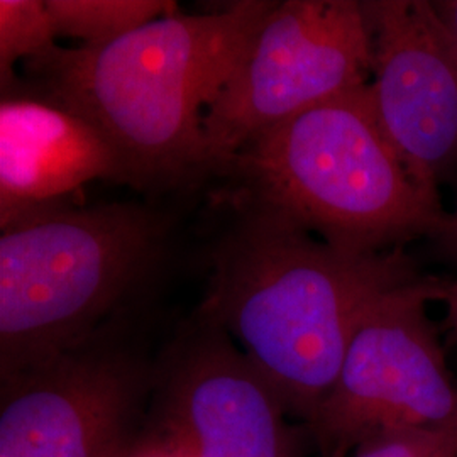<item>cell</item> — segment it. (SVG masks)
I'll return each mask as SVG.
<instances>
[{
    "label": "cell",
    "instance_id": "obj_14",
    "mask_svg": "<svg viewBox=\"0 0 457 457\" xmlns=\"http://www.w3.org/2000/svg\"><path fill=\"white\" fill-rule=\"evenodd\" d=\"M434 302H442L445 307V326L457 341V279L434 281Z\"/></svg>",
    "mask_w": 457,
    "mask_h": 457
},
{
    "label": "cell",
    "instance_id": "obj_5",
    "mask_svg": "<svg viewBox=\"0 0 457 457\" xmlns=\"http://www.w3.org/2000/svg\"><path fill=\"white\" fill-rule=\"evenodd\" d=\"M146 309L0 379V457H132L154 386Z\"/></svg>",
    "mask_w": 457,
    "mask_h": 457
},
{
    "label": "cell",
    "instance_id": "obj_12",
    "mask_svg": "<svg viewBox=\"0 0 457 457\" xmlns=\"http://www.w3.org/2000/svg\"><path fill=\"white\" fill-rule=\"evenodd\" d=\"M56 31L46 0H0V82L2 92L14 87V65L56 48Z\"/></svg>",
    "mask_w": 457,
    "mask_h": 457
},
{
    "label": "cell",
    "instance_id": "obj_9",
    "mask_svg": "<svg viewBox=\"0 0 457 457\" xmlns=\"http://www.w3.org/2000/svg\"><path fill=\"white\" fill-rule=\"evenodd\" d=\"M373 37L370 94L410 179L436 202L457 171V41L427 0L362 2Z\"/></svg>",
    "mask_w": 457,
    "mask_h": 457
},
{
    "label": "cell",
    "instance_id": "obj_6",
    "mask_svg": "<svg viewBox=\"0 0 457 457\" xmlns=\"http://www.w3.org/2000/svg\"><path fill=\"white\" fill-rule=\"evenodd\" d=\"M373 37L362 2H277L204 119V175L258 134L370 83Z\"/></svg>",
    "mask_w": 457,
    "mask_h": 457
},
{
    "label": "cell",
    "instance_id": "obj_8",
    "mask_svg": "<svg viewBox=\"0 0 457 457\" xmlns=\"http://www.w3.org/2000/svg\"><path fill=\"white\" fill-rule=\"evenodd\" d=\"M436 278L385 295L358 327L334 388L307 425L320 457L379 428L457 424V381L427 307Z\"/></svg>",
    "mask_w": 457,
    "mask_h": 457
},
{
    "label": "cell",
    "instance_id": "obj_10",
    "mask_svg": "<svg viewBox=\"0 0 457 457\" xmlns=\"http://www.w3.org/2000/svg\"><path fill=\"white\" fill-rule=\"evenodd\" d=\"M0 228L94 180L122 183L114 149L80 115L22 90L2 92Z\"/></svg>",
    "mask_w": 457,
    "mask_h": 457
},
{
    "label": "cell",
    "instance_id": "obj_11",
    "mask_svg": "<svg viewBox=\"0 0 457 457\" xmlns=\"http://www.w3.org/2000/svg\"><path fill=\"white\" fill-rule=\"evenodd\" d=\"M56 36L80 39L82 46L111 45L149 22L177 12L168 0H46Z\"/></svg>",
    "mask_w": 457,
    "mask_h": 457
},
{
    "label": "cell",
    "instance_id": "obj_3",
    "mask_svg": "<svg viewBox=\"0 0 457 457\" xmlns=\"http://www.w3.org/2000/svg\"><path fill=\"white\" fill-rule=\"evenodd\" d=\"M368 85L251 139L219 173L230 181L224 195L271 209L358 254L437 237L447 212L410 179L381 129Z\"/></svg>",
    "mask_w": 457,
    "mask_h": 457
},
{
    "label": "cell",
    "instance_id": "obj_17",
    "mask_svg": "<svg viewBox=\"0 0 457 457\" xmlns=\"http://www.w3.org/2000/svg\"><path fill=\"white\" fill-rule=\"evenodd\" d=\"M132 457H171L168 454H164L158 449H153V447H145V445H139V449L136 451V454Z\"/></svg>",
    "mask_w": 457,
    "mask_h": 457
},
{
    "label": "cell",
    "instance_id": "obj_13",
    "mask_svg": "<svg viewBox=\"0 0 457 457\" xmlns=\"http://www.w3.org/2000/svg\"><path fill=\"white\" fill-rule=\"evenodd\" d=\"M349 457H457V424L379 428L362 437Z\"/></svg>",
    "mask_w": 457,
    "mask_h": 457
},
{
    "label": "cell",
    "instance_id": "obj_2",
    "mask_svg": "<svg viewBox=\"0 0 457 457\" xmlns=\"http://www.w3.org/2000/svg\"><path fill=\"white\" fill-rule=\"evenodd\" d=\"M277 2L168 14L111 45L24 63L22 90L80 115L114 149L122 183L171 187L204 175V119ZM7 92V90H4Z\"/></svg>",
    "mask_w": 457,
    "mask_h": 457
},
{
    "label": "cell",
    "instance_id": "obj_7",
    "mask_svg": "<svg viewBox=\"0 0 457 457\" xmlns=\"http://www.w3.org/2000/svg\"><path fill=\"white\" fill-rule=\"evenodd\" d=\"M141 445L171 457H307L313 449L307 427L198 307L158 349Z\"/></svg>",
    "mask_w": 457,
    "mask_h": 457
},
{
    "label": "cell",
    "instance_id": "obj_18",
    "mask_svg": "<svg viewBox=\"0 0 457 457\" xmlns=\"http://www.w3.org/2000/svg\"><path fill=\"white\" fill-rule=\"evenodd\" d=\"M330 457H349V456H330Z\"/></svg>",
    "mask_w": 457,
    "mask_h": 457
},
{
    "label": "cell",
    "instance_id": "obj_4",
    "mask_svg": "<svg viewBox=\"0 0 457 457\" xmlns=\"http://www.w3.org/2000/svg\"><path fill=\"white\" fill-rule=\"evenodd\" d=\"M170 239V217L137 202L60 204L2 228L0 379L146 309Z\"/></svg>",
    "mask_w": 457,
    "mask_h": 457
},
{
    "label": "cell",
    "instance_id": "obj_15",
    "mask_svg": "<svg viewBox=\"0 0 457 457\" xmlns=\"http://www.w3.org/2000/svg\"><path fill=\"white\" fill-rule=\"evenodd\" d=\"M432 4L449 33L453 34V37L457 41V0H439Z\"/></svg>",
    "mask_w": 457,
    "mask_h": 457
},
{
    "label": "cell",
    "instance_id": "obj_16",
    "mask_svg": "<svg viewBox=\"0 0 457 457\" xmlns=\"http://www.w3.org/2000/svg\"><path fill=\"white\" fill-rule=\"evenodd\" d=\"M437 239H441L444 245L457 254V205L454 212H447L441 232L437 234Z\"/></svg>",
    "mask_w": 457,
    "mask_h": 457
},
{
    "label": "cell",
    "instance_id": "obj_1",
    "mask_svg": "<svg viewBox=\"0 0 457 457\" xmlns=\"http://www.w3.org/2000/svg\"><path fill=\"white\" fill-rule=\"evenodd\" d=\"M222 196L232 220L213 245L198 309L228 330L288 415L307 427L368 312L422 275L403 247L349 253L271 209Z\"/></svg>",
    "mask_w": 457,
    "mask_h": 457
}]
</instances>
